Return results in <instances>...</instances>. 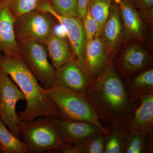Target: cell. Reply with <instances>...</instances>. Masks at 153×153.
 Listing matches in <instances>:
<instances>
[{
    "label": "cell",
    "instance_id": "1",
    "mask_svg": "<svg viewBox=\"0 0 153 153\" xmlns=\"http://www.w3.org/2000/svg\"><path fill=\"white\" fill-rule=\"evenodd\" d=\"M84 94L99 118L113 129L127 131L134 109L132 101L111 61Z\"/></svg>",
    "mask_w": 153,
    "mask_h": 153
},
{
    "label": "cell",
    "instance_id": "2",
    "mask_svg": "<svg viewBox=\"0 0 153 153\" xmlns=\"http://www.w3.org/2000/svg\"><path fill=\"white\" fill-rule=\"evenodd\" d=\"M0 68L10 77L25 96L26 108L17 113L21 121H30L41 117L60 118L57 105L45 93L44 88L22 57L0 55Z\"/></svg>",
    "mask_w": 153,
    "mask_h": 153
},
{
    "label": "cell",
    "instance_id": "3",
    "mask_svg": "<svg viewBox=\"0 0 153 153\" xmlns=\"http://www.w3.org/2000/svg\"><path fill=\"white\" fill-rule=\"evenodd\" d=\"M45 93L60 111V119L86 122L93 124L107 135L110 131L100 123V119L83 93L76 92L58 84H54Z\"/></svg>",
    "mask_w": 153,
    "mask_h": 153
},
{
    "label": "cell",
    "instance_id": "4",
    "mask_svg": "<svg viewBox=\"0 0 153 153\" xmlns=\"http://www.w3.org/2000/svg\"><path fill=\"white\" fill-rule=\"evenodd\" d=\"M18 129L30 153L54 151L62 153L71 146L61 139L54 117H41L30 121H21Z\"/></svg>",
    "mask_w": 153,
    "mask_h": 153
},
{
    "label": "cell",
    "instance_id": "5",
    "mask_svg": "<svg viewBox=\"0 0 153 153\" xmlns=\"http://www.w3.org/2000/svg\"><path fill=\"white\" fill-rule=\"evenodd\" d=\"M22 58L42 87L48 89L55 82V69L48 60L45 44L32 40H17Z\"/></svg>",
    "mask_w": 153,
    "mask_h": 153
},
{
    "label": "cell",
    "instance_id": "6",
    "mask_svg": "<svg viewBox=\"0 0 153 153\" xmlns=\"http://www.w3.org/2000/svg\"><path fill=\"white\" fill-rule=\"evenodd\" d=\"M52 16L37 10L16 19L14 30L17 40H32L45 44L55 32Z\"/></svg>",
    "mask_w": 153,
    "mask_h": 153
},
{
    "label": "cell",
    "instance_id": "7",
    "mask_svg": "<svg viewBox=\"0 0 153 153\" xmlns=\"http://www.w3.org/2000/svg\"><path fill=\"white\" fill-rule=\"evenodd\" d=\"M25 100V96L10 77L0 68V116L2 122L10 131L21 140L18 126L21 122L16 111L18 102Z\"/></svg>",
    "mask_w": 153,
    "mask_h": 153
},
{
    "label": "cell",
    "instance_id": "8",
    "mask_svg": "<svg viewBox=\"0 0 153 153\" xmlns=\"http://www.w3.org/2000/svg\"><path fill=\"white\" fill-rule=\"evenodd\" d=\"M36 10L50 14L64 28L75 57L86 71L85 57L87 42L82 20L78 17L60 16L52 9L49 0H39Z\"/></svg>",
    "mask_w": 153,
    "mask_h": 153
},
{
    "label": "cell",
    "instance_id": "9",
    "mask_svg": "<svg viewBox=\"0 0 153 153\" xmlns=\"http://www.w3.org/2000/svg\"><path fill=\"white\" fill-rule=\"evenodd\" d=\"M92 80L76 57L55 69L54 84L76 92L85 93Z\"/></svg>",
    "mask_w": 153,
    "mask_h": 153
},
{
    "label": "cell",
    "instance_id": "10",
    "mask_svg": "<svg viewBox=\"0 0 153 153\" xmlns=\"http://www.w3.org/2000/svg\"><path fill=\"white\" fill-rule=\"evenodd\" d=\"M54 121L63 141L71 146H76L103 133L96 126L86 122L55 117Z\"/></svg>",
    "mask_w": 153,
    "mask_h": 153
},
{
    "label": "cell",
    "instance_id": "11",
    "mask_svg": "<svg viewBox=\"0 0 153 153\" xmlns=\"http://www.w3.org/2000/svg\"><path fill=\"white\" fill-rule=\"evenodd\" d=\"M15 21L7 4L0 0V52L8 57H22L14 30Z\"/></svg>",
    "mask_w": 153,
    "mask_h": 153
},
{
    "label": "cell",
    "instance_id": "12",
    "mask_svg": "<svg viewBox=\"0 0 153 153\" xmlns=\"http://www.w3.org/2000/svg\"><path fill=\"white\" fill-rule=\"evenodd\" d=\"M118 7L123 25V39L133 38L143 41L144 25L141 15L132 0H113Z\"/></svg>",
    "mask_w": 153,
    "mask_h": 153
},
{
    "label": "cell",
    "instance_id": "13",
    "mask_svg": "<svg viewBox=\"0 0 153 153\" xmlns=\"http://www.w3.org/2000/svg\"><path fill=\"white\" fill-rule=\"evenodd\" d=\"M110 55L106 43L101 36L95 37L87 43L85 66L91 79H95L106 68L111 61Z\"/></svg>",
    "mask_w": 153,
    "mask_h": 153
},
{
    "label": "cell",
    "instance_id": "14",
    "mask_svg": "<svg viewBox=\"0 0 153 153\" xmlns=\"http://www.w3.org/2000/svg\"><path fill=\"white\" fill-rule=\"evenodd\" d=\"M123 28L118 5L113 1L109 15L102 29L100 36L104 40L110 53H114L123 39Z\"/></svg>",
    "mask_w": 153,
    "mask_h": 153
},
{
    "label": "cell",
    "instance_id": "15",
    "mask_svg": "<svg viewBox=\"0 0 153 153\" xmlns=\"http://www.w3.org/2000/svg\"><path fill=\"white\" fill-rule=\"evenodd\" d=\"M139 99V103L133 110L128 128L151 133L153 128V93Z\"/></svg>",
    "mask_w": 153,
    "mask_h": 153
},
{
    "label": "cell",
    "instance_id": "16",
    "mask_svg": "<svg viewBox=\"0 0 153 153\" xmlns=\"http://www.w3.org/2000/svg\"><path fill=\"white\" fill-rule=\"evenodd\" d=\"M45 45L51 64L55 69L75 57L69 41L55 32L52 33Z\"/></svg>",
    "mask_w": 153,
    "mask_h": 153
},
{
    "label": "cell",
    "instance_id": "17",
    "mask_svg": "<svg viewBox=\"0 0 153 153\" xmlns=\"http://www.w3.org/2000/svg\"><path fill=\"white\" fill-rule=\"evenodd\" d=\"M150 54L139 45L131 44L125 49L120 59L122 70L126 74H131L152 63Z\"/></svg>",
    "mask_w": 153,
    "mask_h": 153
},
{
    "label": "cell",
    "instance_id": "18",
    "mask_svg": "<svg viewBox=\"0 0 153 153\" xmlns=\"http://www.w3.org/2000/svg\"><path fill=\"white\" fill-rule=\"evenodd\" d=\"M0 152L2 153H30L24 141L17 138L0 122Z\"/></svg>",
    "mask_w": 153,
    "mask_h": 153
},
{
    "label": "cell",
    "instance_id": "19",
    "mask_svg": "<svg viewBox=\"0 0 153 153\" xmlns=\"http://www.w3.org/2000/svg\"><path fill=\"white\" fill-rule=\"evenodd\" d=\"M128 89L138 98L153 93V69H148L137 75L129 84Z\"/></svg>",
    "mask_w": 153,
    "mask_h": 153
},
{
    "label": "cell",
    "instance_id": "20",
    "mask_svg": "<svg viewBox=\"0 0 153 153\" xmlns=\"http://www.w3.org/2000/svg\"><path fill=\"white\" fill-rule=\"evenodd\" d=\"M105 135L103 133L96 135L76 146H71L64 153H104Z\"/></svg>",
    "mask_w": 153,
    "mask_h": 153
},
{
    "label": "cell",
    "instance_id": "21",
    "mask_svg": "<svg viewBox=\"0 0 153 153\" xmlns=\"http://www.w3.org/2000/svg\"><path fill=\"white\" fill-rule=\"evenodd\" d=\"M113 1L88 0V9L98 24V32L95 37L100 36L102 27L109 15Z\"/></svg>",
    "mask_w": 153,
    "mask_h": 153
},
{
    "label": "cell",
    "instance_id": "22",
    "mask_svg": "<svg viewBox=\"0 0 153 153\" xmlns=\"http://www.w3.org/2000/svg\"><path fill=\"white\" fill-rule=\"evenodd\" d=\"M147 134L131 128H128L124 148V153L146 152L145 139Z\"/></svg>",
    "mask_w": 153,
    "mask_h": 153
},
{
    "label": "cell",
    "instance_id": "23",
    "mask_svg": "<svg viewBox=\"0 0 153 153\" xmlns=\"http://www.w3.org/2000/svg\"><path fill=\"white\" fill-rule=\"evenodd\" d=\"M127 131L112 129V131L105 135L104 153H123Z\"/></svg>",
    "mask_w": 153,
    "mask_h": 153
},
{
    "label": "cell",
    "instance_id": "24",
    "mask_svg": "<svg viewBox=\"0 0 153 153\" xmlns=\"http://www.w3.org/2000/svg\"><path fill=\"white\" fill-rule=\"evenodd\" d=\"M39 0H7L6 2L15 19L35 10L38 7Z\"/></svg>",
    "mask_w": 153,
    "mask_h": 153
},
{
    "label": "cell",
    "instance_id": "25",
    "mask_svg": "<svg viewBox=\"0 0 153 153\" xmlns=\"http://www.w3.org/2000/svg\"><path fill=\"white\" fill-rule=\"evenodd\" d=\"M52 9L60 16L78 17L77 0H49Z\"/></svg>",
    "mask_w": 153,
    "mask_h": 153
},
{
    "label": "cell",
    "instance_id": "26",
    "mask_svg": "<svg viewBox=\"0 0 153 153\" xmlns=\"http://www.w3.org/2000/svg\"><path fill=\"white\" fill-rule=\"evenodd\" d=\"M86 36L87 43L93 40L98 32L99 26L96 19L91 14L87 9L85 18L82 21Z\"/></svg>",
    "mask_w": 153,
    "mask_h": 153
},
{
    "label": "cell",
    "instance_id": "27",
    "mask_svg": "<svg viewBox=\"0 0 153 153\" xmlns=\"http://www.w3.org/2000/svg\"><path fill=\"white\" fill-rule=\"evenodd\" d=\"M135 7L143 14L146 19L152 21L153 18V0H132Z\"/></svg>",
    "mask_w": 153,
    "mask_h": 153
},
{
    "label": "cell",
    "instance_id": "28",
    "mask_svg": "<svg viewBox=\"0 0 153 153\" xmlns=\"http://www.w3.org/2000/svg\"><path fill=\"white\" fill-rule=\"evenodd\" d=\"M78 17L83 21L87 12L88 0H77Z\"/></svg>",
    "mask_w": 153,
    "mask_h": 153
},
{
    "label": "cell",
    "instance_id": "29",
    "mask_svg": "<svg viewBox=\"0 0 153 153\" xmlns=\"http://www.w3.org/2000/svg\"><path fill=\"white\" fill-rule=\"evenodd\" d=\"M1 1H2L4 2H6L7 1V0H1Z\"/></svg>",
    "mask_w": 153,
    "mask_h": 153
},
{
    "label": "cell",
    "instance_id": "30",
    "mask_svg": "<svg viewBox=\"0 0 153 153\" xmlns=\"http://www.w3.org/2000/svg\"><path fill=\"white\" fill-rule=\"evenodd\" d=\"M2 121L1 118V116H0V122Z\"/></svg>",
    "mask_w": 153,
    "mask_h": 153
}]
</instances>
